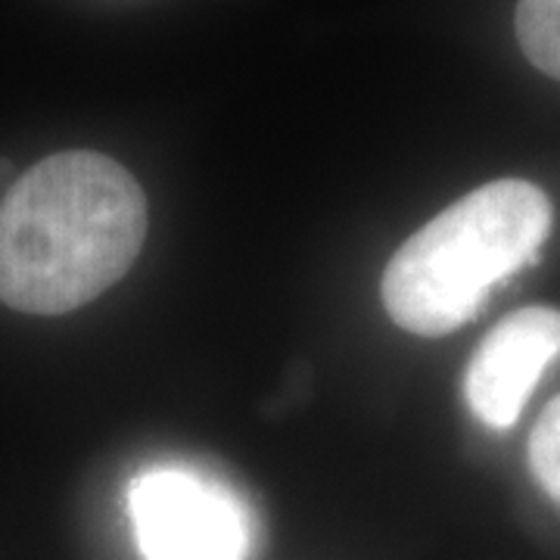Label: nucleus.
Returning a JSON list of instances; mask_svg holds the SVG:
<instances>
[{
  "instance_id": "nucleus-1",
  "label": "nucleus",
  "mask_w": 560,
  "mask_h": 560,
  "mask_svg": "<svg viewBox=\"0 0 560 560\" xmlns=\"http://www.w3.org/2000/svg\"><path fill=\"white\" fill-rule=\"evenodd\" d=\"M147 237L138 178L94 150L54 153L0 202V302L66 315L119 283Z\"/></svg>"
},
{
  "instance_id": "nucleus-2",
  "label": "nucleus",
  "mask_w": 560,
  "mask_h": 560,
  "mask_svg": "<svg viewBox=\"0 0 560 560\" xmlns=\"http://www.w3.org/2000/svg\"><path fill=\"white\" fill-rule=\"evenodd\" d=\"M551 234L545 190L521 178L482 184L401 243L383 271V305L401 330L445 337L539 261Z\"/></svg>"
},
{
  "instance_id": "nucleus-3",
  "label": "nucleus",
  "mask_w": 560,
  "mask_h": 560,
  "mask_svg": "<svg viewBox=\"0 0 560 560\" xmlns=\"http://www.w3.org/2000/svg\"><path fill=\"white\" fill-rule=\"evenodd\" d=\"M128 517L143 560H246L253 523L219 480L187 467H147L128 486Z\"/></svg>"
},
{
  "instance_id": "nucleus-4",
  "label": "nucleus",
  "mask_w": 560,
  "mask_h": 560,
  "mask_svg": "<svg viewBox=\"0 0 560 560\" xmlns=\"http://www.w3.org/2000/svg\"><path fill=\"white\" fill-rule=\"evenodd\" d=\"M560 355V312L529 305L499 320L464 374V399L474 418L492 430H511L521 420L545 368Z\"/></svg>"
},
{
  "instance_id": "nucleus-5",
  "label": "nucleus",
  "mask_w": 560,
  "mask_h": 560,
  "mask_svg": "<svg viewBox=\"0 0 560 560\" xmlns=\"http://www.w3.org/2000/svg\"><path fill=\"white\" fill-rule=\"evenodd\" d=\"M514 25L526 60L560 81V0H521Z\"/></svg>"
},
{
  "instance_id": "nucleus-6",
  "label": "nucleus",
  "mask_w": 560,
  "mask_h": 560,
  "mask_svg": "<svg viewBox=\"0 0 560 560\" xmlns=\"http://www.w3.org/2000/svg\"><path fill=\"white\" fill-rule=\"evenodd\" d=\"M529 467L548 499L560 504V396L545 405V411L529 436Z\"/></svg>"
},
{
  "instance_id": "nucleus-7",
  "label": "nucleus",
  "mask_w": 560,
  "mask_h": 560,
  "mask_svg": "<svg viewBox=\"0 0 560 560\" xmlns=\"http://www.w3.org/2000/svg\"><path fill=\"white\" fill-rule=\"evenodd\" d=\"M13 184H16V172H13V162L0 156V202L7 200V194L13 190Z\"/></svg>"
}]
</instances>
